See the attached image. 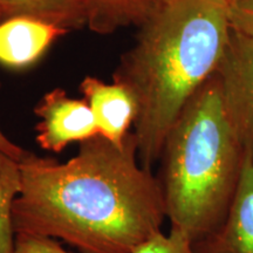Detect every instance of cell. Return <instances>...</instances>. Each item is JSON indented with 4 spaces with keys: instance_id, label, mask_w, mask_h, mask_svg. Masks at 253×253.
I'll use <instances>...</instances> for the list:
<instances>
[{
    "instance_id": "obj_2",
    "label": "cell",
    "mask_w": 253,
    "mask_h": 253,
    "mask_svg": "<svg viewBox=\"0 0 253 253\" xmlns=\"http://www.w3.org/2000/svg\"><path fill=\"white\" fill-rule=\"evenodd\" d=\"M138 28L113 81L134 97L138 161L151 170L179 114L216 73L231 28L226 5L211 0H163Z\"/></svg>"
},
{
    "instance_id": "obj_13",
    "label": "cell",
    "mask_w": 253,
    "mask_h": 253,
    "mask_svg": "<svg viewBox=\"0 0 253 253\" xmlns=\"http://www.w3.org/2000/svg\"><path fill=\"white\" fill-rule=\"evenodd\" d=\"M12 253H71L66 251L54 238L30 235V233H15L14 248Z\"/></svg>"
},
{
    "instance_id": "obj_16",
    "label": "cell",
    "mask_w": 253,
    "mask_h": 253,
    "mask_svg": "<svg viewBox=\"0 0 253 253\" xmlns=\"http://www.w3.org/2000/svg\"><path fill=\"white\" fill-rule=\"evenodd\" d=\"M2 20H5V14H4V11H2L1 6H0V23H1Z\"/></svg>"
},
{
    "instance_id": "obj_7",
    "label": "cell",
    "mask_w": 253,
    "mask_h": 253,
    "mask_svg": "<svg viewBox=\"0 0 253 253\" xmlns=\"http://www.w3.org/2000/svg\"><path fill=\"white\" fill-rule=\"evenodd\" d=\"M67 30L27 17H12L0 23V65L26 69L36 65Z\"/></svg>"
},
{
    "instance_id": "obj_15",
    "label": "cell",
    "mask_w": 253,
    "mask_h": 253,
    "mask_svg": "<svg viewBox=\"0 0 253 253\" xmlns=\"http://www.w3.org/2000/svg\"><path fill=\"white\" fill-rule=\"evenodd\" d=\"M0 150H2L4 153L18 161H20L27 153L26 150H24L23 148L19 147L18 144L13 143V142L9 140L7 136L2 132L1 129H0Z\"/></svg>"
},
{
    "instance_id": "obj_6",
    "label": "cell",
    "mask_w": 253,
    "mask_h": 253,
    "mask_svg": "<svg viewBox=\"0 0 253 253\" xmlns=\"http://www.w3.org/2000/svg\"><path fill=\"white\" fill-rule=\"evenodd\" d=\"M194 248L196 253H253V162L249 155L225 219Z\"/></svg>"
},
{
    "instance_id": "obj_1",
    "label": "cell",
    "mask_w": 253,
    "mask_h": 253,
    "mask_svg": "<svg viewBox=\"0 0 253 253\" xmlns=\"http://www.w3.org/2000/svg\"><path fill=\"white\" fill-rule=\"evenodd\" d=\"M15 233L61 239L82 253H132L167 218L158 177L141 166L134 132L116 145L101 135L67 162L27 151Z\"/></svg>"
},
{
    "instance_id": "obj_9",
    "label": "cell",
    "mask_w": 253,
    "mask_h": 253,
    "mask_svg": "<svg viewBox=\"0 0 253 253\" xmlns=\"http://www.w3.org/2000/svg\"><path fill=\"white\" fill-rule=\"evenodd\" d=\"M163 0H84L90 31L112 34L121 28L141 26Z\"/></svg>"
},
{
    "instance_id": "obj_14",
    "label": "cell",
    "mask_w": 253,
    "mask_h": 253,
    "mask_svg": "<svg viewBox=\"0 0 253 253\" xmlns=\"http://www.w3.org/2000/svg\"><path fill=\"white\" fill-rule=\"evenodd\" d=\"M226 9L231 30L253 37V0H230Z\"/></svg>"
},
{
    "instance_id": "obj_5",
    "label": "cell",
    "mask_w": 253,
    "mask_h": 253,
    "mask_svg": "<svg viewBox=\"0 0 253 253\" xmlns=\"http://www.w3.org/2000/svg\"><path fill=\"white\" fill-rule=\"evenodd\" d=\"M34 114L40 120L36 126V140L43 150L60 154L69 144H80L100 135L87 101L69 97L61 88L43 95Z\"/></svg>"
},
{
    "instance_id": "obj_3",
    "label": "cell",
    "mask_w": 253,
    "mask_h": 253,
    "mask_svg": "<svg viewBox=\"0 0 253 253\" xmlns=\"http://www.w3.org/2000/svg\"><path fill=\"white\" fill-rule=\"evenodd\" d=\"M246 157L213 74L179 114L160 157L170 229L192 244L217 230L238 191Z\"/></svg>"
},
{
    "instance_id": "obj_10",
    "label": "cell",
    "mask_w": 253,
    "mask_h": 253,
    "mask_svg": "<svg viewBox=\"0 0 253 253\" xmlns=\"http://www.w3.org/2000/svg\"><path fill=\"white\" fill-rule=\"evenodd\" d=\"M5 19L27 17L45 21L68 32L88 25L84 0H0Z\"/></svg>"
},
{
    "instance_id": "obj_4",
    "label": "cell",
    "mask_w": 253,
    "mask_h": 253,
    "mask_svg": "<svg viewBox=\"0 0 253 253\" xmlns=\"http://www.w3.org/2000/svg\"><path fill=\"white\" fill-rule=\"evenodd\" d=\"M214 75L231 125L253 162V37L231 30Z\"/></svg>"
},
{
    "instance_id": "obj_11",
    "label": "cell",
    "mask_w": 253,
    "mask_h": 253,
    "mask_svg": "<svg viewBox=\"0 0 253 253\" xmlns=\"http://www.w3.org/2000/svg\"><path fill=\"white\" fill-rule=\"evenodd\" d=\"M20 190V163L0 150V253L13 251L15 242L13 209Z\"/></svg>"
},
{
    "instance_id": "obj_17",
    "label": "cell",
    "mask_w": 253,
    "mask_h": 253,
    "mask_svg": "<svg viewBox=\"0 0 253 253\" xmlns=\"http://www.w3.org/2000/svg\"><path fill=\"white\" fill-rule=\"evenodd\" d=\"M211 1H216V2H220V4H224L226 5L227 2L230 1V0H211Z\"/></svg>"
},
{
    "instance_id": "obj_12",
    "label": "cell",
    "mask_w": 253,
    "mask_h": 253,
    "mask_svg": "<svg viewBox=\"0 0 253 253\" xmlns=\"http://www.w3.org/2000/svg\"><path fill=\"white\" fill-rule=\"evenodd\" d=\"M132 253H196V251L188 237L179 231L170 229L169 233L158 232Z\"/></svg>"
},
{
    "instance_id": "obj_8",
    "label": "cell",
    "mask_w": 253,
    "mask_h": 253,
    "mask_svg": "<svg viewBox=\"0 0 253 253\" xmlns=\"http://www.w3.org/2000/svg\"><path fill=\"white\" fill-rule=\"evenodd\" d=\"M80 90L94 114L99 134L116 145L125 143L137 115L129 90L114 81L107 84L94 77L84 78Z\"/></svg>"
}]
</instances>
